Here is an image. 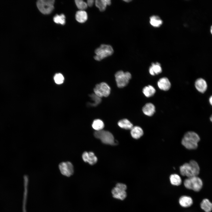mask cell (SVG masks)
Listing matches in <instances>:
<instances>
[{
	"label": "cell",
	"instance_id": "obj_29",
	"mask_svg": "<svg viewBox=\"0 0 212 212\" xmlns=\"http://www.w3.org/2000/svg\"><path fill=\"white\" fill-rule=\"evenodd\" d=\"M55 82L58 84H60L63 83L64 78L63 75L60 73L56 74L54 77Z\"/></svg>",
	"mask_w": 212,
	"mask_h": 212
},
{
	"label": "cell",
	"instance_id": "obj_10",
	"mask_svg": "<svg viewBox=\"0 0 212 212\" xmlns=\"http://www.w3.org/2000/svg\"><path fill=\"white\" fill-rule=\"evenodd\" d=\"M82 156L84 162L88 163L91 165H93L96 163L97 160V157L92 152H85L82 154Z\"/></svg>",
	"mask_w": 212,
	"mask_h": 212
},
{
	"label": "cell",
	"instance_id": "obj_1",
	"mask_svg": "<svg viewBox=\"0 0 212 212\" xmlns=\"http://www.w3.org/2000/svg\"><path fill=\"white\" fill-rule=\"evenodd\" d=\"M199 166L194 160H191L188 163H186L180 167V174L188 178L197 176L200 172Z\"/></svg>",
	"mask_w": 212,
	"mask_h": 212
},
{
	"label": "cell",
	"instance_id": "obj_27",
	"mask_svg": "<svg viewBox=\"0 0 212 212\" xmlns=\"http://www.w3.org/2000/svg\"><path fill=\"white\" fill-rule=\"evenodd\" d=\"M65 17L64 14H57L54 17L53 20L54 22L57 24L64 25L65 23Z\"/></svg>",
	"mask_w": 212,
	"mask_h": 212
},
{
	"label": "cell",
	"instance_id": "obj_34",
	"mask_svg": "<svg viewBox=\"0 0 212 212\" xmlns=\"http://www.w3.org/2000/svg\"><path fill=\"white\" fill-rule=\"evenodd\" d=\"M210 32H211V34H212V25H211V27Z\"/></svg>",
	"mask_w": 212,
	"mask_h": 212
},
{
	"label": "cell",
	"instance_id": "obj_28",
	"mask_svg": "<svg viewBox=\"0 0 212 212\" xmlns=\"http://www.w3.org/2000/svg\"><path fill=\"white\" fill-rule=\"evenodd\" d=\"M75 3L77 8L80 10H84L87 7V3L82 0H76Z\"/></svg>",
	"mask_w": 212,
	"mask_h": 212
},
{
	"label": "cell",
	"instance_id": "obj_14",
	"mask_svg": "<svg viewBox=\"0 0 212 212\" xmlns=\"http://www.w3.org/2000/svg\"><path fill=\"white\" fill-rule=\"evenodd\" d=\"M142 111L145 115L151 116L154 114L155 112V107L152 103H147L143 107Z\"/></svg>",
	"mask_w": 212,
	"mask_h": 212
},
{
	"label": "cell",
	"instance_id": "obj_36",
	"mask_svg": "<svg viewBox=\"0 0 212 212\" xmlns=\"http://www.w3.org/2000/svg\"><path fill=\"white\" fill-rule=\"evenodd\" d=\"M210 120L211 122H212V115H211L210 117Z\"/></svg>",
	"mask_w": 212,
	"mask_h": 212
},
{
	"label": "cell",
	"instance_id": "obj_12",
	"mask_svg": "<svg viewBox=\"0 0 212 212\" xmlns=\"http://www.w3.org/2000/svg\"><path fill=\"white\" fill-rule=\"evenodd\" d=\"M157 84L159 88L165 91L168 90L171 87V83L170 81L166 77L160 78L158 81Z\"/></svg>",
	"mask_w": 212,
	"mask_h": 212
},
{
	"label": "cell",
	"instance_id": "obj_3",
	"mask_svg": "<svg viewBox=\"0 0 212 212\" xmlns=\"http://www.w3.org/2000/svg\"><path fill=\"white\" fill-rule=\"evenodd\" d=\"M114 50L110 45L102 44L95 51L96 55L94 56L95 59L100 61L102 59L109 57L113 54Z\"/></svg>",
	"mask_w": 212,
	"mask_h": 212
},
{
	"label": "cell",
	"instance_id": "obj_35",
	"mask_svg": "<svg viewBox=\"0 0 212 212\" xmlns=\"http://www.w3.org/2000/svg\"><path fill=\"white\" fill-rule=\"evenodd\" d=\"M124 1L126 2H129L131 1V0H124Z\"/></svg>",
	"mask_w": 212,
	"mask_h": 212
},
{
	"label": "cell",
	"instance_id": "obj_33",
	"mask_svg": "<svg viewBox=\"0 0 212 212\" xmlns=\"http://www.w3.org/2000/svg\"><path fill=\"white\" fill-rule=\"evenodd\" d=\"M209 102L211 105H212V96L209 98Z\"/></svg>",
	"mask_w": 212,
	"mask_h": 212
},
{
	"label": "cell",
	"instance_id": "obj_20",
	"mask_svg": "<svg viewBox=\"0 0 212 212\" xmlns=\"http://www.w3.org/2000/svg\"><path fill=\"white\" fill-rule=\"evenodd\" d=\"M201 208L205 212H211L212 210V203L207 199H203L200 204Z\"/></svg>",
	"mask_w": 212,
	"mask_h": 212
},
{
	"label": "cell",
	"instance_id": "obj_16",
	"mask_svg": "<svg viewBox=\"0 0 212 212\" xmlns=\"http://www.w3.org/2000/svg\"><path fill=\"white\" fill-rule=\"evenodd\" d=\"M162 70L160 64L158 62L152 63L149 69L150 74L153 76L161 73Z\"/></svg>",
	"mask_w": 212,
	"mask_h": 212
},
{
	"label": "cell",
	"instance_id": "obj_25",
	"mask_svg": "<svg viewBox=\"0 0 212 212\" xmlns=\"http://www.w3.org/2000/svg\"><path fill=\"white\" fill-rule=\"evenodd\" d=\"M95 4L96 7L101 12L105 11L107 6L106 0H96Z\"/></svg>",
	"mask_w": 212,
	"mask_h": 212
},
{
	"label": "cell",
	"instance_id": "obj_6",
	"mask_svg": "<svg viewBox=\"0 0 212 212\" xmlns=\"http://www.w3.org/2000/svg\"><path fill=\"white\" fill-rule=\"evenodd\" d=\"M115 76L117 85L120 88L127 86L132 77L130 73L128 72H124L122 70L117 72Z\"/></svg>",
	"mask_w": 212,
	"mask_h": 212
},
{
	"label": "cell",
	"instance_id": "obj_22",
	"mask_svg": "<svg viewBox=\"0 0 212 212\" xmlns=\"http://www.w3.org/2000/svg\"><path fill=\"white\" fill-rule=\"evenodd\" d=\"M156 90L152 85H148L144 87L143 89V92L147 97H150L153 96L155 94Z\"/></svg>",
	"mask_w": 212,
	"mask_h": 212
},
{
	"label": "cell",
	"instance_id": "obj_26",
	"mask_svg": "<svg viewBox=\"0 0 212 212\" xmlns=\"http://www.w3.org/2000/svg\"><path fill=\"white\" fill-rule=\"evenodd\" d=\"M90 96L93 102L92 103H89V104L91 106H96L101 102V98L98 97L95 94H91L90 95Z\"/></svg>",
	"mask_w": 212,
	"mask_h": 212
},
{
	"label": "cell",
	"instance_id": "obj_15",
	"mask_svg": "<svg viewBox=\"0 0 212 212\" xmlns=\"http://www.w3.org/2000/svg\"><path fill=\"white\" fill-rule=\"evenodd\" d=\"M179 202L180 205L185 208L190 207L193 203V200L191 198L186 196H181L179 199Z\"/></svg>",
	"mask_w": 212,
	"mask_h": 212
},
{
	"label": "cell",
	"instance_id": "obj_31",
	"mask_svg": "<svg viewBox=\"0 0 212 212\" xmlns=\"http://www.w3.org/2000/svg\"><path fill=\"white\" fill-rule=\"evenodd\" d=\"M94 1L93 0H88L87 1V6L91 7H92L93 5Z\"/></svg>",
	"mask_w": 212,
	"mask_h": 212
},
{
	"label": "cell",
	"instance_id": "obj_7",
	"mask_svg": "<svg viewBox=\"0 0 212 212\" xmlns=\"http://www.w3.org/2000/svg\"><path fill=\"white\" fill-rule=\"evenodd\" d=\"M54 0H39L37 2V6L42 14H50L54 9Z\"/></svg>",
	"mask_w": 212,
	"mask_h": 212
},
{
	"label": "cell",
	"instance_id": "obj_30",
	"mask_svg": "<svg viewBox=\"0 0 212 212\" xmlns=\"http://www.w3.org/2000/svg\"><path fill=\"white\" fill-rule=\"evenodd\" d=\"M115 187L123 191L126 190L127 188V187L126 185L124 184L118 183H117Z\"/></svg>",
	"mask_w": 212,
	"mask_h": 212
},
{
	"label": "cell",
	"instance_id": "obj_24",
	"mask_svg": "<svg viewBox=\"0 0 212 212\" xmlns=\"http://www.w3.org/2000/svg\"><path fill=\"white\" fill-rule=\"evenodd\" d=\"M92 127L96 131H98L103 129L104 127V124L102 120L96 119L93 122Z\"/></svg>",
	"mask_w": 212,
	"mask_h": 212
},
{
	"label": "cell",
	"instance_id": "obj_18",
	"mask_svg": "<svg viewBox=\"0 0 212 212\" xmlns=\"http://www.w3.org/2000/svg\"><path fill=\"white\" fill-rule=\"evenodd\" d=\"M75 18L76 20L79 23H85L87 20V13L85 10L78 11L76 13Z\"/></svg>",
	"mask_w": 212,
	"mask_h": 212
},
{
	"label": "cell",
	"instance_id": "obj_9",
	"mask_svg": "<svg viewBox=\"0 0 212 212\" xmlns=\"http://www.w3.org/2000/svg\"><path fill=\"white\" fill-rule=\"evenodd\" d=\"M59 168L61 173L63 175L69 177L72 175L74 172L73 166L70 162H64L61 163Z\"/></svg>",
	"mask_w": 212,
	"mask_h": 212
},
{
	"label": "cell",
	"instance_id": "obj_8",
	"mask_svg": "<svg viewBox=\"0 0 212 212\" xmlns=\"http://www.w3.org/2000/svg\"><path fill=\"white\" fill-rule=\"evenodd\" d=\"M94 94L101 98L107 97L110 95L111 88L106 82H102L97 84L93 89Z\"/></svg>",
	"mask_w": 212,
	"mask_h": 212
},
{
	"label": "cell",
	"instance_id": "obj_19",
	"mask_svg": "<svg viewBox=\"0 0 212 212\" xmlns=\"http://www.w3.org/2000/svg\"><path fill=\"white\" fill-rule=\"evenodd\" d=\"M149 22L151 26L155 27H159L163 24V21L157 15H153L150 18Z\"/></svg>",
	"mask_w": 212,
	"mask_h": 212
},
{
	"label": "cell",
	"instance_id": "obj_4",
	"mask_svg": "<svg viewBox=\"0 0 212 212\" xmlns=\"http://www.w3.org/2000/svg\"><path fill=\"white\" fill-rule=\"evenodd\" d=\"M184 185L186 188L198 192L202 188L203 183L200 178L195 176L186 179L184 181Z\"/></svg>",
	"mask_w": 212,
	"mask_h": 212
},
{
	"label": "cell",
	"instance_id": "obj_21",
	"mask_svg": "<svg viewBox=\"0 0 212 212\" xmlns=\"http://www.w3.org/2000/svg\"><path fill=\"white\" fill-rule=\"evenodd\" d=\"M118 125L120 127L126 130H131L133 127L132 124L127 119L119 120Z\"/></svg>",
	"mask_w": 212,
	"mask_h": 212
},
{
	"label": "cell",
	"instance_id": "obj_11",
	"mask_svg": "<svg viewBox=\"0 0 212 212\" xmlns=\"http://www.w3.org/2000/svg\"><path fill=\"white\" fill-rule=\"evenodd\" d=\"M111 192L113 197L117 199L123 200L127 197V194L125 191L116 187L112 189Z\"/></svg>",
	"mask_w": 212,
	"mask_h": 212
},
{
	"label": "cell",
	"instance_id": "obj_23",
	"mask_svg": "<svg viewBox=\"0 0 212 212\" xmlns=\"http://www.w3.org/2000/svg\"><path fill=\"white\" fill-rule=\"evenodd\" d=\"M170 180L171 183L174 186H179L182 183L181 178L179 175L176 174L171 175L170 177Z\"/></svg>",
	"mask_w": 212,
	"mask_h": 212
},
{
	"label": "cell",
	"instance_id": "obj_32",
	"mask_svg": "<svg viewBox=\"0 0 212 212\" xmlns=\"http://www.w3.org/2000/svg\"><path fill=\"white\" fill-rule=\"evenodd\" d=\"M107 5H110L111 4V1L110 0H106Z\"/></svg>",
	"mask_w": 212,
	"mask_h": 212
},
{
	"label": "cell",
	"instance_id": "obj_17",
	"mask_svg": "<svg viewBox=\"0 0 212 212\" xmlns=\"http://www.w3.org/2000/svg\"><path fill=\"white\" fill-rule=\"evenodd\" d=\"M130 134L134 138L138 139L143 135V131L140 127L135 126L133 127L131 129Z\"/></svg>",
	"mask_w": 212,
	"mask_h": 212
},
{
	"label": "cell",
	"instance_id": "obj_2",
	"mask_svg": "<svg viewBox=\"0 0 212 212\" xmlns=\"http://www.w3.org/2000/svg\"><path fill=\"white\" fill-rule=\"evenodd\" d=\"M200 140V138L197 134L194 132L188 131L184 134L181 143L186 148L193 150L197 148Z\"/></svg>",
	"mask_w": 212,
	"mask_h": 212
},
{
	"label": "cell",
	"instance_id": "obj_13",
	"mask_svg": "<svg viewBox=\"0 0 212 212\" xmlns=\"http://www.w3.org/2000/svg\"><path fill=\"white\" fill-rule=\"evenodd\" d=\"M195 85L196 89L202 93L204 92L207 89V85L206 81L201 78L198 79L196 80Z\"/></svg>",
	"mask_w": 212,
	"mask_h": 212
},
{
	"label": "cell",
	"instance_id": "obj_5",
	"mask_svg": "<svg viewBox=\"0 0 212 212\" xmlns=\"http://www.w3.org/2000/svg\"><path fill=\"white\" fill-rule=\"evenodd\" d=\"M94 135L96 138L100 139L105 144L115 145L117 143L112 134L108 131L103 130L96 131Z\"/></svg>",
	"mask_w": 212,
	"mask_h": 212
}]
</instances>
